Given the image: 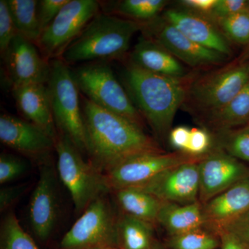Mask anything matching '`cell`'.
Here are the masks:
<instances>
[{
    "label": "cell",
    "mask_w": 249,
    "mask_h": 249,
    "mask_svg": "<svg viewBox=\"0 0 249 249\" xmlns=\"http://www.w3.org/2000/svg\"><path fill=\"white\" fill-rule=\"evenodd\" d=\"M249 210V178L239 181L203 205L206 224L215 231Z\"/></svg>",
    "instance_id": "cell-19"
},
{
    "label": "cell",
    "mask_w": 249,
    "mask_h": 249,
    "mask_svg": "<svg viewBox=\"0 0 249 249\" xmlns=\"http://www.w3.org/2000/svg\"><path fill=\"white\" fill-rule=\"evenodd\" d=\"M165 19L193 42L225 55L231 53L222 33L206 18L190 11L170 9L165 13Z\"/></svg>",
    "instance_id": "cell-18"
},
{
    "label": "cell",
    "mask_w": 249,
    "mask_h": 249,
    "mask_svg": "<svg viewBox=\"0 0 249 249\" xmlns=\"http://www.w3.org/2000/svg\"><path fill=\"white\" fill-rule=\"evenodd\" d=\"M154 31L155 42L175 58L193 67L214 65L224 61L226 55L193 42L165 20Z\"/></svg>",
    "instance_id": "cell-16"
},
{
    "label": "cell",
    "mask_w": 249,
    "mask_h": 249,
    "mask_svg": "<svg viewBox=\"0 0 249 249\" xmlns=\"http://www.w3.org/2000/svg\"><path fill=\"white\" fill-rule=\"evenodd\" d=\"M246 10H249L247 0H217L211 15L219 20Z\"/></svg>",
    "instance_id": "cell-35"
},
{
    "label": "cell",
    "mask_w": 249,
    "mask_h": 249,
    "mask_svg": "<svg viewBox=\"0 0 249 249\" xmlns=\"http://www.w3.org/2000/svg\"><path fill=\"white\" fill-rule=\"evenodd\" d=\"M219 245L217 237L203 229L170 236L167 242L170 249H216Z\"/></svg>",
    "instance_id": "cell-28"
},
{
    "label": "cell",
    "mask_w": 249,
    "mask_h": 249,
    "mask_svg": "<svg viewBox=\"0 0 249 249\" xmlns=\"http://www.w3.org/2000/svg\"><path fill=\"white\" fill-rule=\"evenodd\" d=\"M199 201L204 205L239 181L249 178V168L224 152L206 154L198 163Z\"/></svg>",
    "instance_id": "cell-11"
},
{
    "label": "cell",
    "mask_w": 249,
    "mask_h": 249,
    "mask_svg": "<svg viewBox=\"0 0 249 249\" xmlns=\"http://www.w3.org/2000/svg\"><path fill=\"white\" fill-rule=\"evenodd\" d=\"M211 139L209 132L204 129L192 128L186 153L194 157L206 155L211 146Z\"/></svg>",
    "instance_id": "cell-34"
},
{
    "label": "cell",
    "mask_w": 249,
    "mask_h": 249,
    "mask_svg": "<svg viewBox=\"0 0 249 249\" xmlns=\"http://www.w3.org/2000/svg\"><path fill=\"white\" fill-rule=\"evenodd\" d=\"M0 249H40L24 231L14 213L7 214L1 223Z\"/></svg>",
    "instance_id": "cell-26"
},
{
    "label": "cell",
    "mask_w": 249,
    "mask_h": 249,
    "mask_svg": "<svg viewBox=\"0 0 249 249\" xmlns=\"http://www.w3.org/2000/svg\"><path fill=\"white\" fill-rule=\"evenodd\" d=\"M117 218L104 196L98 198L62 237L61 249L118 248Z\"/></svg>",
    "instance_id": "cell-7"
},
{
    "label": "cell",
    "mask_w": 249,
    "mask_h": 249,
    "mask_svg": "<svg viewBox=\"0 0 249 249\" xmlns=\"http://www.w3.org/2000/svg\"><path fill=\"white\" fill-rule=\"evenodd\" d=\"M194 157L182 152L165 153L162 150L132 156L103 172L109 191L134 188L147 182L165 170L204 157Z\"/></svg>",
    "instance_id": "cell-9"
},
{
    "label": "cell",
    "mask_w": 249,
    "mask_h": 249,
    "mask_svg": "<svg viewBox=\"0 0 249 249\" xmlns=\"http://www.w3.org/2000/svg\"><path fill=\"white\" fill-rule=\"evenodd\" d=\"M157 223L164 228L170 236L203 229L206 225L203 205L199 201L188 204L163 202Z\"/></svg>",
    "instance_id": "cell-21"
},
{
    "label": "cell",
    "mask_w": 249,
    "mask_h": 249,
    "mask_svg": "<svg viewBox=\"0 0 249 249\" xmlns=\"http://www.w3.org/2000/svg\"><path fill=\"white\" fill-rule=\"evenodd\" d=\"M224 148L232 157L249 163V124L229 134L224 141Z\"/></svg>",
    "instance_id": "cell-30"
},
{
    "label": "cell",
    "mask_w": 249,
    "mask_h": 249,
    "mask_svg": "<svg viewBox=\"0 0 249 249\" xmlns=\"http://www.w3.org/2000/svg\"><path fill=\"white\" fill-rule=\"evenodd\" d=\"M50 76L47 83L55 125L80 152L88 153V141L79 89L72 71L62 59L51 60Z\"/></svg>",
    "instance_id": "cell-4"
},
{
    "label": "cell",
    "mask_w": 249,
    "mask_h": 249,
    "mask_svg": "<svg viewBox=\"0 0 249 249\" xmlns=\"http://www.w3.org/2000/svg\"></svg>",
    "instance_id": "cell-44"
},
{
    "label": "cell",
    "mask_w": 249,
    "mask_h": 249,
    "mask_svg": "<svg viewBox=\"0 0 249 249\" xmlns=\"http://www.w3.org/2000/svg\"><path fill=\"white\" fill-rule=\"evenodd\" d=\"M181 4L202 14H211L217 0H183Z\"/></svg>",
    "instance_id": "cell-40"
},
{
    "label": "cell",
    "mask_w": 249,
    "mask_h": 249,
    "mask_svg": "<svg viewBox=\"0 0 249 249\" xmlns=\"http://www.w3.org/2000/svg\"><path fill=\"white\" fill-rule=\"evenodd\" d=\"M142 25L133 19L98 13L67 47L60 59L67 65H73L122 58Z\"/></svg>",
    "instance_id": "cell-3"
},
{
    "label": "cell",
    "mask_w": 249,
    "mask_h": 249,
    "mask_svg": "<svg viewBox=\"0 0 249 249\" xmlns=\"http://www.w3.org/2000/svg\"><path fill=\"white\" fill-rule=\"evenodd\" d=\"M199 161L169 168L134 188L149 193L163 202L193 204L199 201Z\"/></svg>",
    "instance_id": "cell-10"
},
{
    "label": "cell",
    "mask_w": 249,
    "mask_h": 249,
    "mask_svg": "<svg viewBox=\"0 0 249 249\" xmlns=\"http://www.w3.org/2000/svg\"><path fill=\"white\" fill-rule=\"evenodd\" d=\"M7 0H0V52L1 57L6 53L9 45L17 36Z\"/></svg>",
    "instance_id": "cell-31"
},
{
    "label": "cell",
    "mask_w": 249,
    "mask_h": 249,
    "mask_svg": "<svg viewBox=\"0 0 249 249\" xmlns=\"http://www.w3.org/2000/svg\"><path fill=\"white\" fill-rule=\"evenodd\" d=\"M191 129L186 126H178L172 129L169 133L170 142L178 152H185L188 146Z\"/></svg>",
    "instance_id": "cell-38"
},
{
    "label": "cell",
    "mask_w": 249,
    "mask_h": 249,
    "mask_svg": "<svg viewBox=\"0 0 249 249\" xmlns=\"http://www.w3.org/2000/svg\"><path fill=\"white\" fill-rule=\"evenodd\" d=\"M71 71L85 97L142 128V114L106 61L91 62Z\"/></svg>",
    "instance_id": "cell-6"
},
{
    "label": "cell",
    "mask_w": 249,
    "mask_h": 249,
    "mask_svg": "<svg viewBox=\"0 0 249 249\" xmlns=\"http://www.w3.org/2000/svg\"><path fill=\"white\" fill-rule=\"evenodd\" d=\"M0 141L4 145L31 158H45L55 149V140L30 122L1 114Z\"/></svg>",
    "instance_id": "cell-14"
},
{
    "label": "cell",
    "mask_w": 249,
    "mask_h": 249,
    "mask_svg": "<svg viewBox=\"0 0 249 249\" xmlns=\"http://www.w3.org/2000/svg\"><path fill=\"white\" fill-rule=\"evenodd\" d=\"M217 21L230 40L240 45L249 43V10Z\"/></svg>",
    "instance_id": "cell-29"
},
{
    "label": "cell",
    "mask_w": 249,
    "mask_h": 249,
    "mask_svg": "<svg viewBox=\"0 0 249 249\" xmlns=\"http://www.w3.org/2000/svg\"><path fill=\"white\" fill-rule=\"evenodd\" d=\"M18 34L34 44L42 34L36 0H7Z\"/></svg>",
    "instance_id": "cell-24"
},
{
    "label": "cell",
    "mask_w": 249,
    "mask_h": 249,
    "mask_svg": "<svg viewBox=\"0 0 249 249\" xmlns=\"http://www.w3.org/2000/svg\"><path fill=\"white\" fill-rule=\"evenodd\" d=\"M221 229L231 232L249 249V210Z\"/></svg>",
    "instance_id": "cell-36"
},
{
    "label": "cell",
    "mask_w": 249,
    "mask_h": 249,
    "mask_svg": "<svg viewBox=\"0 0 249 249\" xmlns=\"http://www.w3.org/2000/svg\"><path fill=\"white\" fill-rule=\"evenodd\" d=\"M166 4L163 0H124L118 3L114 10L136 22L147 21L155 18Z\"/></svg>",
    "instance_id": "cell-27"
},
{
    "label": "cell",
    "mask_w": 249,
    "mask_h": 249,
    "mask_svg": "<svg viewBox=\"0 0 249 249\" xmlns=\"http://www.w3.org/2000/svg\"><path fill=\"white\" fill-rule=\"evenodd\" d=\"M221 249H249L235 235L224 229L217 231Z\"/></svg>",
    "instance_id": "cell-39"
},
{
    "label": "cell",
    "mask_w": 249,
    "mask_h": 249,
    "mask_svg": "<svg viewBox=\"0 0 249 249\" xmlns=\"http://www.w3.org/2000/svg\"><path fill=\"white\" fill-rule=\"evenodd\" d=\"M114 192L124 214L151 224L157 222L163 201L137 188H124Z\"/></svg>",
    "instance_id": "cell-22"
},
{
    "label": "cell",
    "mask_w": 249,
    "mask_h": 249,
    "mask_svg": "<svg viewBox=\"0 0 249 249\" xmlns=\"http://www.w3.org/2000/svg\"><path fill=\"white\" fill-rule=\"evenodd\" d=\"M118 249V248H111V249Z\"/></svg>",
    "instance_id": "cell-43"
},
{
    "label": "cell",
    "mask_w": 249,
    "mask_h": 249,
    "mask_svg": "<svg viewBox=\"0 0 249 249\" xmlns=\"http://www.w3.org/2000/svg\"><path fill=\"white\" fill-rule=\"evenodd\" d=\"M107 249L98 248V249Z\"/></svg>",
    "instance_id": "cell-42"
},
{
    "label": "cell",
    "mask_w": 249,
    "mask_h": 249,
    "mask_svg": "<svg viewBox=\"0 0 249 249\" xmlns=\"http://www.w3.org/2000/svg\"><path fill=\"white\" fill-rule=\"evenodd\" d=\"M249 81V65H240L222 70L195 87L196 102L211 112L230 103Z\"/></svg>",
    "instance_id": "cell-15"
},
{
    "label": "cell",
    "mask_w": 249,
    "mask_h": 249,
    "mask_svg": "<svg viewBox=\"0 0 249 249\" xmlns=\"http://www.w3.org/2000/svg\"><path fill=\"white\" fill-rule=\"evenodd\" d=\"M25 186L4 187L0 190V211L4 212L13 206L20 197Z\"/></svg>",
    "instance_id": "cell-37"
},
{
    "label": "cell",
    "mask_w": 249,
    "mask_h": 249,
    "mask_svg": "<svg viewBox=\"0 0 249 249\" xmlns=\"http://www.w3.org/2000/svg\"><path fill=\"white\" fill-rule=\"evenodd\" d=\"M123 82L134 106L155 133L164 138L169 135L186 96L179 79L147 71L130 61L124 69Z\"/></svg>",
    "instance_id": "cell-2"
},
{
    "label": "cell",
    "mask_w": 249,
    "mask_h": 249,
    "mask_svg": "<svg viewBox=\"0 0 249 249\" xmlns=\"http://www.w3.org/2000/svg\"><path fill=\"white\" fill-rule=\"evenodd\" d=\"M152 249H163L160 248V246H158L157 245V244H156V245H155V247H154V248Z\"/></svg>",
    "instance_id": "cell-41"
},
{
    "label": "cell",
    "mask_w": 249,
    "mask_h": 249,
    "mask_svg": "<svg viewBox=\"0 0 249 249\" xmlns=\"http://www.w3.org/2000/svg\"><path fill=\"white\" fill-rule=\"evenodd\" d=\"M18 109L29 122L53 139L58 136L47 84H31L12 88Z\"/></svg>",
    "instance_id": "cell-17"
},
{
    "label": "cell",
    "mask_w": 249,
    "mask_h": 249,
    "mask_svg": "<svg viewBox=\"0 0 249 249\" xmlns=\"http://www.w3.org/2000/svg\"><path fill=\"white\" fill-rule=\"evenodd\" d=\"M116 233L119 249H152L156 245L152 224L126 214L118 217Z\"/></svg>",
    "instance_id": "cell-23"
},
{
    "label": "cell",
    "mask_w": 249,
    "mask_h": 249,
    "mask_svg": "<svg viewBox=\"0 0 249 249\" xmlns=\"http://www.w3.org/2000/svg\"><path fill=\"white\" fill-rule=\"evenodd\" d=\"M29 220L31 229L41 240L48 239L56 224L58 213L56 179L53 168L43 164L38 181L29 203Z\"/></svg>",
    "instance_id": "cell-13"
},
{
    "label": "cell",
    "mask_w": 249,
    "mask_h": 249,
    "mask_svg": "<svg viewBox=\"0 0 249 249\" xmlns=\"http://www.w3.org/2000/svg\"><path fill=\"white\" fill-rule=\"evenodd\" d=\"M27 169V163L16 156L1 154L0 157V183L10 182Z\"/></svg>",
    "instance_id": "cell-32"
},
{
    "label": "cell",
    "mask_w": 249,
    "mask_h": 249,
    "mask_svg": "<svg viewBox=\"0 0 249 249\" xmlns=\"http://www.w3.org/2000/svg\"><path fill=\"white\" fill-rule=\"evenodd\" d=\"M211 119L217 127L229 129L249 124V81L230 103L211 112Z\"/></svg>",
    "instance_id": "cell-25"
},
{
    "label": "cell",
    "mask_w": 249,
    "mask_h": 249,
    "mask_svg": "<svg viewBox=\"0 0 249 249\" xmlns=\"http://www.w3.org/2000/svg\"><path fill=\"white\" fill-rule=\"evenodd\" d=\"M131 62L162 76L179 79L186 73L184 67L173 54L150 39L139 40L132 52Z\"/></svg>",
    "instance_id": "cell-20"
},
{
    "label": "cell",
    "mask_w": 249,
    "mask_h": 249,
    "mask_svg": "<svg viewBox=\"0 0 249 249\" xmlns=\"http://www.w3.org/2000/svg\"><path fill=\"white\" fill-rule=\"evenodd\" d=\"M12 88L31 84H47L50 63L36 44L17 34L3 55Z\"/></svg>",
    "instance_id": "cell-12"
},
{
    "label": "cell",
    "mask_w": 249,
    "mask_h": 249,
    "mask_svg": "<svg viewBox=\"0 0 249 249\" xmlns=\"http://www.w3.org/2000/svg\"><path fill=\"white\" fill-rule=\"evenodd\" d=\"M96 0H69L42 33L36 46L46 60L60 58L72 42L99 13Z\"/></svg>",
    "instance_id": "cell-8"
},
{
    "label": "cell",
    "mask_w": 249,
    "mask_h": 249,
    "mask_svg": "<svg viewBox=\"0 0 249 249\" xmlns=\"http://www.w3.org/2000/svg\"><path fill=\"white\" fill-rule=\"evenodd\" d=\"M82 111L88 141V154L102 173L132 156L160 151L142 127L122 116L98 107L85 96Z\"/></svg>",
    "instance_id": "cell-1"
},
{
    "label": "cell",
    "mask_w": 249,
    "mask_h": 249,
    "mask_svg": "<svg viewBox=\"0 0 249 249\" xmlns=\"http://www.w3.org/2000/svg\"><path fill=\"white\" fill-rule=\"evenodd\" d=\"M69 0H40L37 5V15L42 32L48 27ZM42 35V34H41Z\"/></svg>",
    "instance_id": "cell-33"
},
{
    "label": "cell",
    "mask_w": 249,
    "mask_h": 249,
    "mask_svg": "<svg viewBox=\"0 0 249 249\" xmlns=\"http://www.w3.org/2000/svg\"><path fill=\"white\" fill-rule=\"evenodd\" d=\"M55 150L59 178L71 195L75 211L83 213L93 201L109 191L103 173L83 160L70 139L58 132Z\"/></svg>",
    "instance_id": "cell-5"
}]
</instances>
